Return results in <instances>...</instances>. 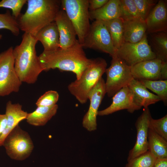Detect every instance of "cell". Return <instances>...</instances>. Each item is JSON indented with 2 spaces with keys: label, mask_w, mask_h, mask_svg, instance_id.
Wrapping results in <instances>:
<instances>
[{
  "label": "cell",
  "mask_w": 167,
  "mask_h": 167,
  "mask_svg": "<svg viewBox=\"0 0 167 167\" xmlns=\"http://www.w3.org/2000/svg\"><path fill=\"white\" fill-rule=\"evenodd\" d=\"M22 83L15 69L13 48L11 46L0 53V96L18 92Z\"/></svg>",
  "instance_id": "52a82bcc"
},
{
  "label": "cell",
  "mask_w": 167,
  "mask_h": 167,
  "mask_svg": "<svg viewBox=\"0 0 167 167\" xmlns=\"http://www.w3.org/2000/svg\"><path fill=\"white\" fill-rule=\"evenodd\" d=\"M107 66L106 61L103 58L92 59L80 78L69 84V91L80 103H86L89 92L102 78Z\"/></svg>",
  "instance_id": "277c9868"
},
{
  "label": "cell",
  "mask_w": 167,
  "mask_h": 167,
  "mask_svg": "<svg viewBox=\"0 0 167 167\" xmlns=\"http://www.w3.org/2000/svg\"><path fill=\"white\" fill-rule=\"evenodd\" d=\"M148 151L128 161L125 167H153L156 160Z\"/></svg>",
  "instance_id": "83f0119b"
},
{
  "label": "cell",
  "mask_w": 167,
  "mask_h": 167,
  "mask_svg": "<svg viewBox=\"0 0 167 167\" xmlns=\"http://www.w3.org/2000/svg\"><path fill=\"white\" fill-rule=\"evenodd\" d=\"M115 55L130 67L140 62L156 58L148 44L146 35L137 43L124 42L116 50Z\"/></svg>",
  "instance_id": "30bf717a"
},
{
  "label": "cell",
  "mask_w": 167,
  "mask_h": 167,
  "mask_svg": "<svg viewBox=\"0 0 167 167\" xmlns=\"http://www.w3.org/2000/svg\"><path fill=\"white\" fill-rule=\"evenodd\" d=\"M145 21L148 33L167 32V1H158Z\"/></svg>",
  "instance_id": "9a60e30c"
},
{
  "label": "cell",
  "mask_w": 167,
  "mask_h": 167,
  "mask_svg": "<svg viewBox=\"0 0 167 167\" xmlns=\"http://www.w3.org/2000/svg\"><path fill=\"white\" fill-rule=\"evenodd\" d=\"M27 0H2L0 2V8L10 9L12 11V16L16 19L21 15V11Z\"/></svg>",
  "instance_id": "4dcf8cb0"
},
{
  "label": "cell",
  "mask_w": 167,
  "mask_h": 167,
  "mask_svg": "<svg viewBox=\"0 0 167 167\" xmlns=\"http://www.w3.org/2000/svg\"><path fill=\"white\" fill-rule=\"evenodd\" d=\"M111 65L106 68L105 73L106 93L113 97L120 90L127 86L133 79L131 67L116 56L112 57Z\"/></svg>",
  "instance_id": "ba28073f"
},
{
  "label": "cell",
  "mask_w": 167,
  "mask_h": 167,
  "mask_svg": "<svg viewBox=\"0 0 167 167\" xmlns=\"http://www.w3.org/2000/svg\"><path fill=\"white\" fill-rule=\"evenodd\" d=\"M38 57L43 71L58 69L72 72L75 75L76 79L80 78L92 60L87 57L78 41L67 48H59L52 51H43Z\"/></svg>",
  "instance_id": "6da1fadb"
},
{
  "label": "cell",
  "mask_w": 167,
  "mask_h": 167,
  "mask_svg": "<svg viewBox=\"0 0 167 167\" xmlns=\"http://www.w3.org/2000/svg\"><path fill=\"white\" fill-rule=\"evenodd\" d=\"M105 94V82L102 77L90 91L88 96L90 105L88 111L83 118L82 125L88 131L96 129L98 109Z\"/></svg>",
  "instance_id": "7c38bea8"
},
{
  "label": "cell",
  "mask_w": 167,
  "mask_h": 167,
  "mask_svg": "<svg viewBox=\"0 0 167 167\" xmlns=\"http://www.w3.org/2000/svg\"><path fill=\"white\" fill-rule=\"evenodd\" d=\"M141 108L135 102L132 92L127 86L124 87L113 96L112 102L110 106L105 109L99 111L98 115H107L123 109H127L132 113Z\"/></svg>",
  "instance_id": "5bb4252c"
},
{
  "label": "cell",
  "mask_w": 167,
  "mask_h": 167,
  "mask_svg": "<svg viewBox=\"0 0 167 167\" xmlns=\"http://www.w3.org/2000/svg\"><path fill=\"white\" fill-rule=\"evenodd\" d=\"M28 113L22 109L19 103L13 104L11 101L6 104L5 114L7 117L6 127L0 136V146L9 133L22 121L26 119Z\"/></svg>",
  "instance_id": "e0dca14e"
},
{
  "label": "cell",
  "mask_w": 167,
  "mask_h": 167,
  "mask_svg": "<svg viewBox=\"0 0 167 167\" xmlns=\"http://www.w3.org/2000/svg\"><path fill=\"white\" fill-rule=\"evenodd\" d=\"M81 45L83 48L99 50L112 57L115 55L116 50L103 21L95 20L90 25L89 32Z\"/></svg>",
  "instance_id": "9c48e42d"
},
{
  "label": "cell",
  "mask_w": 167,
  "mask_h": 167,
  "mask_svg": "<svg viewBox=\"0 0 167 167\" xmlns=\"http://www.w3.org/2000/svg\"><path fill=\"white\" fill-rule=\"evenodd\" d=\"M1 29H7L16 36L19 34L20 30L18 21L11 15L8 10H7L5 13L0 14Z\"/></svg>",
  "instance_id": "f1b7e54d"
},
{
  "label": "cell",
  "mask_w": 167,
  "mask_h": 167,
  "mask_svg": "<svg viewBox=\"0 0 167 167\" xmlns=\"http://www.w3.org/2000/svg\"><path fill=\"white\" fill-rule=\"evenodd\" d=\"M35 37L41 43L43 51H52L60 48L59 33L54 21L41 28Z\"/></svg>",
  "instance_id": "ac0fdd59"
},
{
  "label": "cell",
  "mask_w": 167,
  "mask_h": 167,
  "mask_svg": "<svg viewBox=\"0 0 167 167\" xmlns=\"http://www.w3.org/2000/svg\"><path fill=\"white\" fill-rule=\"evenodd\" d=\"M37 41L34 36L24 33L20 43L13 48L15 69L22 83L34 84L43 71L36 54Z\"/></svg>",
  "instance_id": "3957f363"
},
{
  "label": "cell",
  "mask_w": 167,
  "mask_h": 167,
  "mask_svg": "<svg viewBox=\"0 0 167 167\" xmlns=\"http://www.w3.org/2000/svg\"><path fill=\"white\" fill-rule=\"evenodd\" d=\"M148 151L157 159L167 158V141L149 127Z\"/></svg>",
  "instance_id": "603a6c76"
},
{
  "label": "cell",
  "mask_w": 167,
  "mask_h": 167,
  "mask_svg": "<svg viewBox=\"0 0 167 167\" xmlns=\"http://www.w3.org/2000/svg\"><path fill=\"white\" fill-rule=\"evenodd\" d=\"M133 95L134 101L141 108L148 107L150 105L161 101L157 95L149 92L139 80L133 79L128 85Z\"/></svg>",
  "instance_id": "d6986e66"
},
{
  "label": "cell",
  "mask_w": 167,
  "mask_h": 167,
  "mask_svg": "<svg viewBox=\"0 0 167 167\" xmlns=\"http://www.w3.org/2000/svg\"><path fill=\"white\" fill-rule=\"evenodd\" d=\"M58 108L57 104L49 106L37 107L34 111L28 113L26 119L31 125L44 126L56 114Z\"/></svg>",
  "instance_id": "7402d4cb"
},
{
  "label": "cell",
  "mask_w": 167,
  "mask_h": 167,
  "mask_svg": "<svg viewBox=\"0 0 167 167\" xmlns=\"http://www.w3.org/2000/svg\"><path fill=\"white\" fill-rule=\"evenodd\" d=\"M7 121V117L6 114H0V136L6 127Z\"/></svg>",
  "instance_id": "e575fe53"
},
{
  "label": "cell",
  "mask_w": 167,
  "mask_h": 167,
  "mask_svg": "<svg viewBox=\"0 0 167 167\" xmlns=\"http://www.w3.org/2000/svg\"><path fill=\"white\" fill-rule=\"evenodd\" d=\"M133 79L137 80H167V62L155 58L139 62L131 66Z\"/></svg>",
  "instance_id": "8fae6325"
},
{
  "label": "cell",
  "mask_w": 167,
  "mask_h": 167,
  "mask_svg": "<svg viewBox=\"0 0 167 167\" xmlns=\"http://www.w3.org/2000/svg\"><path fill=\"white\" fill-rule=\"evenodd\" d=\"M149 127L167 141V115L158 119L152 117L149 121Z\"/></svg>",
  "instance_id": "f546056e"
},
{
  "label": "cell",
  "mask_w": 167,
  "mask_h": 167,
  "mask_svg": "<svg viewBox=\"0 0 167 167\" xmlns=\"http://www.w3.org/2000/svg\"><path fill=\"white\" fill-rule=\"evenodd\" d=\"M151 117L148 107L145 108L136 121L137 138L135 145L129 151L127 161L148 151V134L149 121Z\"/></svg>",
  "instance_id": "4fadbf2b"
},
{
  "label": "cell",
  "mask_w": 167,
  "mask_h": 167,
  "mask_svg": "<svg viewBox=\"0 0 167 167\" xmlns=\"http://www.w3.org/2000/svg\"><path fill=\"white\" fill-rule=\"evenodd\" d=\"M119 11L123 21L141 18L134 0H120Z\"/></svg>",
  "instance_id": "4316f807"
},
{
  "label": "cell",
  "mask_w": 167,
  "mask_h": 167,
  "mask_svg": "<svg viewBox=\"0 0 167 167\" xmlns=\"http://www.w3.org/2000/svg\"><path fill=\"white\" fill-rule=\"evenodd\" d=\"M2 35L0 34V40L2 39Z\"/></svg>",
  "instance_id": "8d00e7d4"
},
{
  "label": "cell",
  "mask_w": 167,
  "mask_h": 167,
  "mask_svg": "<svg viewBox=\"0 0 167 167\" xmlns=\"http://www.w3.org/2000/svg\"><path fill=\"white\" fill-rule=\"evenodd\" d=\"M27 8L17 19L20 30L35 36L38 32L54 21L61 8V1L28 0Z\"/></svg>",
  "instance_id": "7a4b0ae2"
},
{
  "label": "cell",
  "mask_w": 167,
  "mask_h": 167,
  "mask_svg": "<svg viewBox=\"0 0 167 167\" xmlns=\"http://www.w3.org/2000/svg\"><path fill=\"white\" fill-rule=\"evenodd\" d=\"M61 8L66 12L75 30L81 44L90 27L88 0H62Z\"/></svg>",
  "instance_id": "5b68a950"
},
{
  "label": "cell",
  "mask_w": 167,
  "mask_h": 167,
  "mask_svg": "<svg viewBox=\"0 0 167 167\" xmlns=\"http://www.w3.org/2000/svg\"><path fill=\"white\" fill-rule=\"evenodd\" d=\"M139 80L147 89H149L156 94L166 105L167 103V80Z\"/></svg>",
  "instance_id": "484cf974"
},
{
  "label": "cell",
  "mask_w": 167,
  "mask_h": 167,
  "mask_svg": "<svg viewBox=\"0 0 167 167\" xmlns=\"http://www.w3.org/2000/svg\"><path fill=\"white\" fill-rule=\"evenodd\" d=\"M3 146L7 155L11 159L23 161L28 157L34 148L29 134L16 126L5 139Z\"/></svg>",
  "instance_id": "8992f818"
},
{
  "label": "cell",
  "mask_w": 167,
  "mask_h": 167,
  "mask_svg": "<svg viewBox=\"0 0 167 167\" xmlns=\"http://www.w3.org/2000/svg\"><path fill=\"white\" fill-rule=\"evenodd\" d=\"M59 32L60 48L66 49L75 45L78 41L75 28L65 11L61 8L54 20Z\"/></svg>",
  "instance_id": "2e32d148"
},
{
  "label": "cell",
  "mask_w": 167,
  "mask_h": 167,
  "mask_svg": "<svg viewBox=\"0 0 167 167\" xmlns=\"http://www.w3.org/2000/svg\"><path fill=\"white\" fill-rule=\"evenodd\" d=\"M153 167H167V158L156 159Z\"/></svg>",
  "instance_id": "d590c367"
},
{
  "label": "cell",
  "mask_w": 167,
  "mask_h": 167,
  "mask_svg": "<svg viewBox=\"0 0 167 167\" xmlns=\"http://www.w3.org/2000/svg\"><path fill=\"white\" fill-rule=\"evenodd\" d=\"M150 45L156 58L167 62V32L151 34Z\"/></svg>",
  "instance_id": "cb8c5ba5"
},
{
  "label": "cell",
  "mask_w": 167,
  "mask_h": 167,
  "mask_svg": "<svg viewBox=\"0 0 167 167\" xmlns=\"http://www.w3.org/2000/svg\"><path fill=\"white\" fill-rule=\"evenodd\" d=\"M123 26L124 42L137 43L146 35V24L141 18L123 21Z\"/></svg>",
  "instance_id": "ffe728a7"
},
{
  "label": "cell",
  "mask_w": 167,
  "mask_h": 167,
  "mask_svg": "<svg viewBox=\"0 0 167 167\" xmlns=\"http://www.w3.org/2000/svg\"><path fill=\"white\" fill-rule=\"evenodd\" d=\"M110 34L115 49L119 48L124 43L123 20L118 18L104 21Z\"/></svg>",
  "instance_id": "d4e9b609"
},
{
  "label": "cell",
  "mask_w": 167,
  "mask_h": 167,
  "mask_svg": "<svg viewBox=\"0 0 167 167\" xmlns=\"http://www.w3.org/2000/svg\"><path fill=\"white\" fill-rule=\"evenodd\" d=\"M140 18L145 20L156 5L158 0H134Z\"/></svg>",
  "instance_id": "1f68e13d"
},
{
  "label": "cell",
  "mask_w": 167,
  "mask_h": 167,
  "mask_svg": "<svg viewBox=\"0 0 167 167\" xmlns=\"http://www.w3.org/2000/svg\"><path fill=\"white\" fill-rule=\"evenodd\" d=\"M59 98V95L57 91L49 90L39 98L36 104L37 107L51 106L56 104Z\"/></svg>",
  "instance_id": "d6a6232c"
},
{
  "label": "cell",
  "mask_w": 167,
  "mask_h": 167,
  "mask_svg": "<svg viewBox=\"0 0 167 167\" xmlns=\"http://www.w3.org/2000/svg\"><path fill=\"white\" fill-rule=\"evenodd\" d=\"M109 0H88L90 11L97 10L104 5Z\"/></svg>",
  "instance_id": "836d02e7"
},
{
  "label": "cell",
  "mask_w": 167,
  "mask_h": 167,
  "mask_svg": "<svg viewBox=\"0 0 167 167\" xmlns=\"http://www.w3.org/2000/svg\"><path fill=\"white\" fill-rule=\"evenodd\" d=\"M119 2L120 0H109L101 8L89 11L90 19L107 21L120 18Z\"/></svg>",
  "instance_id": "44dd1931"
}]
</instances>
